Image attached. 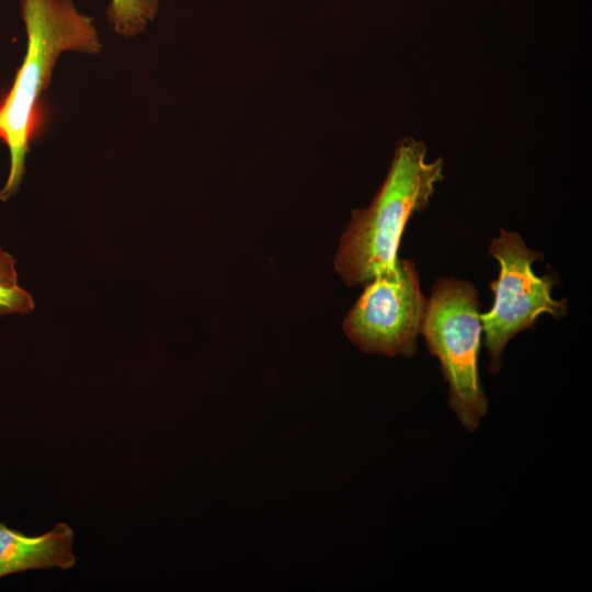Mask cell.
<instances>
[{
  "mask_svg": "<svg viewBox=\"0 0 592 592\" xmlns=\"http://www.w3.org/2000/svg\"><path fill=\"white\" fill-rule=\"evenodd\" d=\"M443 164L442 158L426 160L424 143L400 139L385 181L368 207L352 212L341 238L334 266L349 286L395 267L406 225L428 206L443 180Z\"/></svg>",
  "mask_w": 592,
  "mask_h": 592,
  "instance_id": "cell-1",
  "label": "cell"
},
{
  "mask_svg": "<svg viewBox=\"0 0 592 592\" xmlns=\"http://www.w3.org/2000/svg\"><path fill=\"white\" fill-rule=\"evenodd\" d=\"M27 49L14 83L0 104V139L10 151V172L0 200L19 189L30 140L37 127V101L49 84L58 56L68 50L98 53L101 48L93 20L71 0H21Z\"/></svg>",
  "mask_w": 592,
  "mask_h": 592,
  "instance_id": "cell-2",
  "label": "cell"
},
{
  "mask_svg": "<svg viewBox=\"0 0 592 592\" xmlns=\"http://www.w3.org/2000/svg\"><path fill=\"white\" fill-rule=\"evenodd\" d=\"M475 286L454 277L437 278L429 299L421 334L447 383V403L459 423L475 432L488 410L479 377L482 325Z\"/></svg>",
  "mask_w": 592,
  "mask_h": 592,
  "instance_id": "cell-3",
  "label": "cell"
},
{
  "mask_svg": "<svg viewBox=\"0 0 592 592\" xmlns=\"http://www.w3.org/2000/svg\"><path fill=\"white\" fill-rule=\"evenodd\" d=\"M489 246V253L500 264L497 280L490 283L494 304L490 311L480 314L485 332V346L489 353L488 369H501V356L506 343L521 331L531 328L544 312L556 319L567 315L566 299L551 296L554 280L537 276L532 263L544 259L538 251L528 249L519 234L500 230Z\"/></svg>",
  "mask_w": 592,
  "mask_h": 592,
  "instance_id": "cell-4",
  "label": "cell"
},
{
  "mask_svg": "<svg viewBox=\"0 0 592 592\" xmlns=\"http://www.w3.org/2000/svg\"><path fill=\"white\" fill-rule=\"evenodd\" d=\"M368 282L344 319L346 335L366 353L412 357L429 304L414 262L398 259Z\"/></svg>",
  "mask_w": 592,
  "mask_h": 592,
  "instance_id": "cell-5",
  "label": "cell"
},
{
  "mask_svg": "<svg viewBox=\"0 0 592 592\" xmlns=\"http://www.w3.org/2000/svg\"><path fill=\"white\" fill-rule=\"evenodd\" d=\"M73 539V530L64 522L34 536L0 523V578L29 570L72 568L76 565Z\"/></svg>",
  "mask_w": 592,
  "mask_h": 592,
  "instance_id": "cell-6",
  "label": "cell"
},
{
  "mask_svg": "<svg viewBox=\"0 0 592 592\" xmlns=\"http://www.w3.org/2000/svg\"><path fill=\"white\" fill-rule=\"evenodd\" d=\"M158 0H111L107 16L121 35L135 36L155 19Z\"/></svg>",
  "mask_w": 592,
  "mask_h": 592,
  "instance_id": "cell-7",
  "label": "cell"
},
{
  "mask_svg": "<svg viewBox=\"0 0 592 592\" xmlns=\"http://www.w3.org/2000/svg\"><path fill=\"white\" fill-rule=\"evenodd\" d=\"M33 309L32 296L18 284L15 260L0 248V316L26 315Z\"/></svg>",
  "mask_w": 592,
  "mask_h": 592,
  "instance_id": "cell-8",
  "label": "cell"
}]
</instances>
